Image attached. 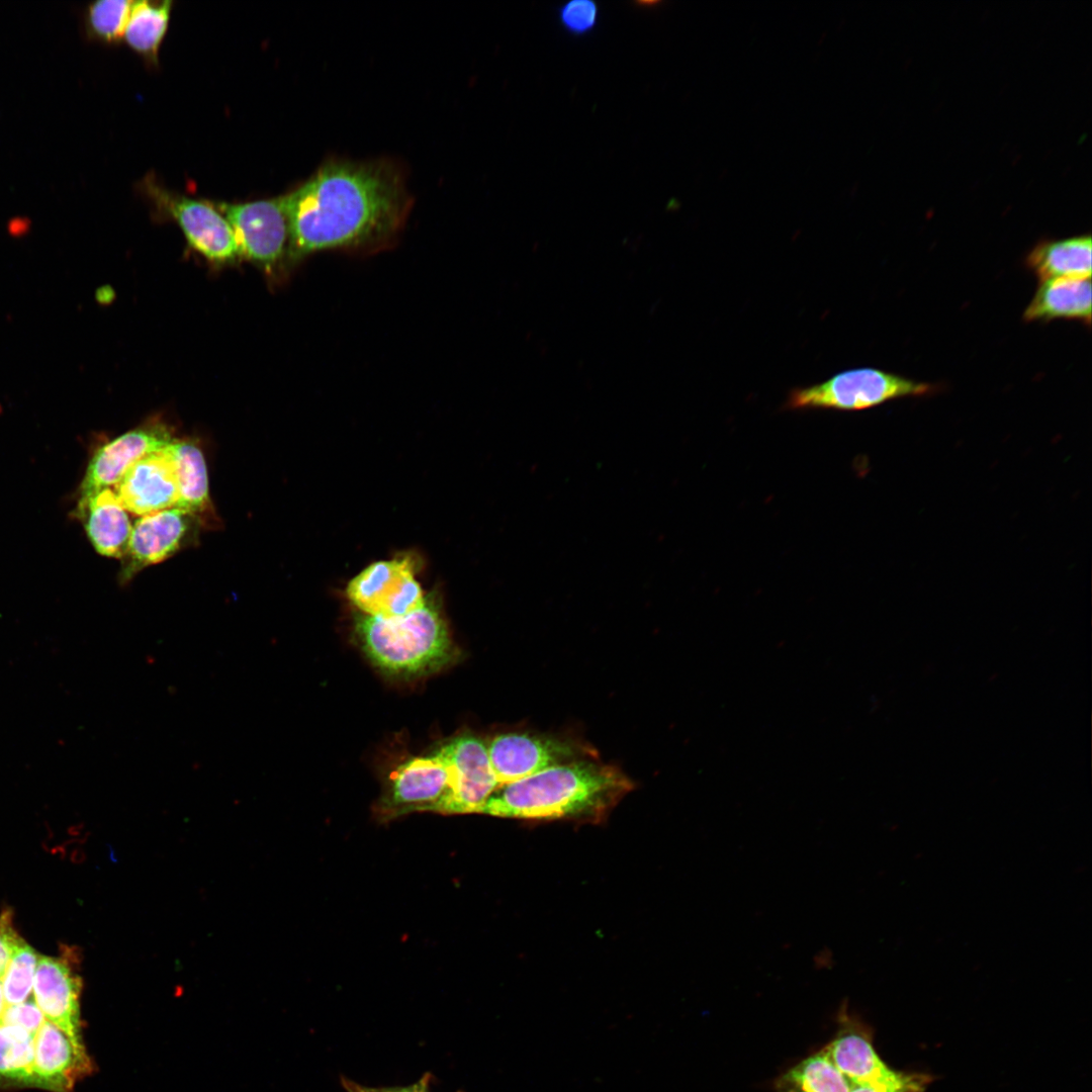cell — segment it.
Masks as SVG:
<instances>
[{"instance_id":"4fadbf2b","label":"cell","mask_w":1092,"mask_h":1092,"mask_svg":"<svg viewBox=\"0 0 1092 1092\" xmlns=\"http://www.w3.org/2000/svg\"><path fill=\"white\" fill-rule=\"evenodd\" d=\"M67 949L60 957L39 956L32 986V997L51 1021L73 1036L81 1037V977L78 961Z\"/></svg>"},{"instance_id":"4316f807","label":"cell","mask_w":1092,"mask_h":1092,"mask_svg":"<svg viewBox=\"0 0 1092 1092\" xmlns=\"http://www.w3.org/2000/svg\"><path fill=\"white\" fill-rule=\"evenodd\" d=\"M928 1082L923 1075L892 1071L876 1081L850 1084L849 1092H922Z\"/></svg>"},{"instance_id":"83f0119b","label":"cell","mask_w":1092,"mask_h":1092,"mask_svg":"<svg viewBox=\"0 0 1092 1092\" xmlns=\"http://www.w3.org/2000/svg\"><path fill=\"white\" fill-rule=\"evenodd\" d=\"M44 1020L42 1012L31 997L21 1003L7 1006L1 1018L2 1022L21 1027L34 1035Z\"/></svg>"},{"instance_id":"f546056e","label":"cell","mask_w":1092,"mask_h":1092,"mask_svg":"<svg viewBox=\"0 0 1092 1092\" xmlns=\"http://www.w3.org/2000/svg\"><path fill=\"white\" fill-rule=\"evenodd\" d=\"M369 1092H429L427 1090V1083L421 1081L415 1085L401 1088H386V1089H374L369 1088Z\"/></svg>"},{"instance_id":"1f68e13d","label":"cell","mask_w":1092,"mask_h":1092,"mask_svg":"<svg viewBox=\"0 0 1092 1092\" xmlns=\"http://www.w3.org/2000/svg\"><path fill=\"white\" fill-rule=\"evenodd\" d=\"M6 1007H7V1005H6L5 998H4V993H3L2 979L0 978V1020L2 1018V1015H3L4 1010H5Z\"/></svg>"},{"instance_id":"30bf717a","label":"cell","mask_w":1092,"mask_h":1092,"mask_svg":"<svg viewBox=\"0 0 1092 1092\" xmlns=\"http://www.w3.org/2000/svg\"><path fill=\"white\" fill-rule=\"evenodd\" d=\"M196 521L176 507L140 517L120 559L119 581L126 583L146 567L174 555L190 538Z\"/></svg>"},{"instance_id":"277c9868","label":"cell","mask_w":1092,"mask_h":1092,"mask_svg":"<svg viewBox=\"0 0 1092 1092\" xmlns=\"http://www.w3.org/2000/svg\"><path fill=\"white\" fill-rule=\"evenodd\" d=\"M936 389V385L928 382L863 367L839 372L814 385L792 389L785 407L793 411H860L896 398L928 395Z\"/></svg>"},{"instance_id":"7a4b0ae2","label":"cell","mask_w":1092,"mask_h":1092,"mask_svg":"<svg viewBox=\"0 0 1092 1092\" xmlns=\"http://www.w3.org/2000/svg\"><path fill=\"white\" fill-rule=\"evenodd\" d=\"M633 789L634 783L620 768L599 757L584 758L498 786L479 813L598 824Z\"/></svg>"},{"instance_id":"4dcf8cb0","label":"cell","mask_w":1092,"mask_h":1092,"mask_svg":"<svg viewBox=\"0 0 1092 1092\" xmlns=\"http://www.w3.org/2000/svg\"><path fill=\"white\" fill-rule=\"evenodd\" d=\"M344 1085L349 1092H369V1088L359 1086L349 1081H345Z\"/></svg>"},{"instance_id":"f1b7e54d","label":"cell","mask_w":1092,"mask_h":1092,"mask_svg":"<svg viewBox=\"0 0 1092 1092\" xmlns=\"http://www.w3.org/2000/svg\"><path fill=\"white\" fill-rule=\"evenodd\" d=\"M23 939L17 934L9 909L0 911V978L5 973L8 963Z\"/></svg>"},{"instance_id":"484cf974","label":"cell","mask_w":1092,"mask_h":1092,"mask_svg":"<svg viewBox=\"0 0 1092 1092\" xmlns=\"http://www.w3.org/2000/svg\"><path fill=\"white\" fill-rule=\"evenodd\" d=\"M558 17L567 32L583 35L598 24L599 7L594 1L572 0L559 7Z\"/></svg>"},{"instance_id":"ba28073f","label":"cell","mask_w":1092,"mask_h":1092,"mask_svg":"<svg viewBox=\"0 0 1092 1092\" xmlns=\"http://www.w3.org/2000/svg\"><path fill=\"white\" fill-rule=\"evenodd\" d=\"M148 193L158 208L174 219L190 247L209 262L225 265L240 259L233 231L211 203L198 201L148 185Z\"/></svg>"},{"instance_id":"5bb4252c","label":"cell","mask_w":1092,"mask_h":1092,"mask_svg":"<svg viewBox=\"0 0 1092 1092\" xmlns=\"http://www.w3.org/2000/svg\"><path fill=\"white\" fill-rule=\"evenodd\" d=\"M92 1066L81 1037L44 1020L34 1035L29 1085L53 1092H71Z\"/></svg>"},{"instance_id":"9a60e30c","label":"cell","mask_w":1092,"mask_h":1092,"mask_svg":"<svg viewBox=\"0 0 1092 1092\" xmlns=\"http://www.w3.org/2000/svg\"><path fill=\"white\" fill-rule=\"evenodd\" d=\"M168 446L135 462L115 486L127 512L142 517L176 507L178 477Z\"/></svg>"},{"instance_id":"9c48e42d","label":"cell","mask_w":1092,"mask_h":1092,"mask_svg":"<svg viewBox=\"0 0 1092 1092\" xmlns=\"http://www.w3.org/2000/svg\"><path fill=\"white\" fill-rule=\"evenodd\" d=\"M434 755L449 776V795L443 813H479L499 786L483 740L472 734L461 735L443 745Z\"/></svg>"},{"instance_id":"e0dca14e","label":"cell","mask_w":1092,"mask_h":1092,"mask_svg":"<svg viewBox=\"0 0 1092 1092\" xmlns=\"http://www.w3.org/2000/svg\"><path fill=\"white\" fill-rule=\"evenodd\" d=\"M1026 323L1056 318L1091 324V278L1041 281L1023 314Z\"/></svg>"},{"instance_id":"5b68a950","label":"cell","mask_w":1092,"mask_h":1092,"mask_svg":"<svg viewBox=\"0 0 1092 1092\" xmlns=\"http://www.w3.org/2000/svg\"><path fill=\"white\" fill-rule=\"evenodd\" d=\"M229 222L240 258L269 274L288 270V224L283 197L246 203L213 202Z\"/></svg>"},{"instance_id":"44dd1931","label":"cell","mask_w":1092,"mask_h":1092,"mask_svg":"<svg viewBox=\"0 0 1092 1092\" xmlns=\"http://www.w3.org/2000/svg\"><path fill=\"white\" fill-rule=\"evenodd\" d=\"M172 1H133L124 30L126 43L145 58L156 61L168 29Z\"/></svg>"},{"instance_id":"3957f363","label":"cell","mask_w":1092,"mask_h":1092,"mask_svg":"<svg viewBox=\"0 0 1092 1092\" xmlns=\"http://www.w3.org/2000/svg\"><path fill=\"white\" fill-rule=\"evenodd\" d=\"M355 631L367 656L381 669L420 674L439 668L454 655L446 623L435 602L398 618L361 614Z\"/></svg>"},{"instance_id":"8fae6325","label":"cell","mask_w":1092,"mask_h":1092,"mask_svg":"<svg viewBox=\"0 0 1092 1092\" xmlns=\"http://www.w3.org/2000/svg\"><path fill=\"white\" fill-rule=\"evenodd\" d=\"M174 436L162 422H150L99 447L91 457L80 485L79 499L115 487L126 471L145 456L166 448Z\"/></svg>"},{"instance_id":"6da1fadb","label":"cell","mask_w":1092,"mask_h":1092,"mask_svg":"<svg viewBox=\"0 0 1092 1092\" xmlns=\"http://www.w3.org/2000/svg\"><path fill=\"white\" fill-rule=\"evenodd\" d=\"M282 197L288 270L320 252L366 255L387 250L412 206L403 172L388 160L328 161Z\"/></svg>"},{"instance_id":"8992f818","label":"cell","mask_w":1092,"mask_h":1092,"mask_svg":"<svg viewBox=\"0 0 1092 1092\" xmlns=\"http://www.w3.org/2000/svg\"><path fill=\"white\" fill-rule=\"evenodd\" d=\"M486 746L490 765L499 786L555 765L599 757L592 746L574 737L531 731L500 733Z\"/></svg>"},{"instance_id":"2e32d148","label":"cell","mask_w":1092,"mask_h":1092,"mask_svg":"<svg viewBox=\"0 0 1092 1092\" xmlns=\"http://www.w3.org/2000/svg\"><path fill=\"white\" fill-rule=\"evenodd\" d=\"M76 512L93 548L102 556L121 559L132 525L115 490L104 488L79 499Z\"/></svg>"},{"instance_id":"7c38bea8","label":"cell","mask_w":1092,"mask_h":1092,"mask_svg":"<svg viewBox=\"0 0 1092 1092\" xmlns=\"http://www.w3.org/2000/svg\"><path fill=\"white\" fill-rule=\"evenodd\" d=\"M448 795V771L436 755L415 757L394 771L378 817L389 820L414 811L443 813Z\"/></svg>"},{"instance_id":"d4e9b609","label":"cell","mask_w":1092,"mask_h":1092,"mask_svg":"<svg viewBox=\"0 0 1092 1092\" xmlns=\"http://www.w3.org/2000/svg\"><path fill=\"white\" fill-rule=\"evenodd\" d=\"M133 1L101 0L89 7V24L102 39L115 41L123 37Z\"/></svg>"},{"instance_id":"cb8c5ba5","label":"cell","mask_w":1092,"mask_h":1092,"mask_svg":"<svg viewBox=\"0 0 1092 1092\" xmlns=\"http://www.w3.org/2000/svg\"><path fill=\"white\" fill-rule=\"evenodd\" d=\"M38 958L36 951L24 940L13 952L1 978L7 1006L21 1003L31 997Z\"/></svg>"},{"instance_id":"7402d4cb","label":"cell","mask_w":1092,"mask_h":1092,"mask_svg":"<svg viewBox=\"0 0 1092 1092\" xmlns=\"http://www.w3.org/2000/svg\"><path fill=\"white\" fill-rule=\"evenodd\" d=\"M778 1087L781 1092H849L850 1083L824 1049L792 1068Z\"/></svg>"},{"instance_id":"ac0fdd59","label":"cell","mask_w":1092,"mask_h":1092,"mask_svg":"<svg viewBox=\"0 0 1092 1092\" xmlns=\"http://www.w3.org/2000/svg\"><path fill=\"white\" fill-rule=\"evenodd\" d=\"M1090 235L1043 240L1029 251L1026 267L1040 281L1057 278H1091Z\"/></svg>"},{"instance_id":"ffe728a7","label":"cell","mask_w":1092,"mask_h":1092,"mask_svg":"<svg viewBox=\"0 0 1092 1092\" xmlns=\"http://www.w3.org/2000/svg\"><path fill=\"white\" fill-rule=\"evenodd\" d=\"M179 485V508L196 519L210 510L208 475L204 455L192 441L176 439L169 444Z\"/></svg>"},{"instance_id":"603a6c76","label":"cell","mask_w":1092,"mask_h":1092,"mask_svg":"<svg viewBox=\"0 0 1092 1092\" xmlns=\"http://www.w3.org/2000/svg\"><path fill=\"white\" fill-rule=\"evenodd\" d=\"M34 1034L0 1020V1085H29Z\"/></svg>"},{"instance_id":"d6986e66","label":"cell","mask_w":1092,"mask_h":1092,"mask_svg":"<svg viewBox=\"0 0 1092 1092\" xmlns=\"http://www.w3.org/2000/svg\"><path fill=\"white\" fill-rule=\"evenodd\" d=\"M825 1051L850 1084L876 1081L893 1071L877 1055L870 1035L861 1028L841 1031Z\"/></svg>"},{"instance_id":"52a82bcc","label":"cell","mask_w":1092,"mask_h":1092,"mask_svg":"<svg viewBox=\"0 0 1092 1092\" xmlns=\"http://www.w3.org/2000/svg\"><path fill=\"white\" fill-rule=\"evenodd\" d=\"M346 592L362 614L380 618L403 617L427 600L415 577L413 558L406 556L371 563L349 581Z\"/></svg>"}]
</instances>
